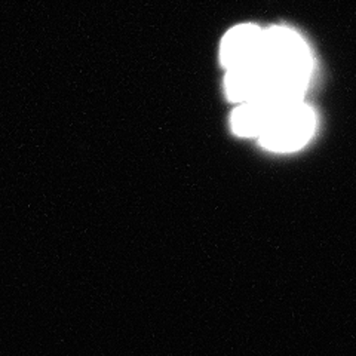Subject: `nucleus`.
I'll return each instance as SVG.
<instances>
[{"mask_svg":"<svg viewBox=\"0 0 356 356\" xmlns=\"http://www.w3.org/2000/svg\"><path fill=\"white\" fill-rule=\"evenodd\" d=\"M264 30L255 24L230 29L220 44V61L226 72L257 65L261 60Z\"/></svg>","mask_w":356,"mask_h":356,"instance_id":"obj_3","label":"nucleus"},{"mask_svg":"<svg viewBox=\"0 0 356 356\" xmlns=\"http://www.w3.org/2000/svg\"><path fill=\"white\" fill-rule=\"evenodd\" d=\"M315 128L316 116L305 102L280 103L259 141L260 146L269 152L293 153L306 146Z\"/></svg>","mask_w":356,"mask_h":356,"instance_id":"obj_2","label":"nucleus"},{"mask_svg":"<svg viewBox=\"0 0 356 356\" xmlns=\"http://www.w3.org/2000/svg\"><path fill=\"white\" fill-rule=\"evenodd\" d=\"M291 103V102H289ZM275 102H252L239 104L232 113V129L239 137H260L276 107Z\"/></svg>","mask_w":356,"mask_h":356,"instance_id":"obj_4","label":"nucleus"},{"mask_svg":"<svg viewBox=\"0 0 356 356\" xmlns=\"http://www.w3.org/2000/svg\"><path fill=\"white\" fill-rule=\"evenodd\" d=\"M259 64L269 83V102H303L312 76V55L297 31L282 26L264 30Z\"/></svg>","mask_w":356,"mask_h":356,"instance_id":"obj_1","label":"nucleus"}]
</instances>
